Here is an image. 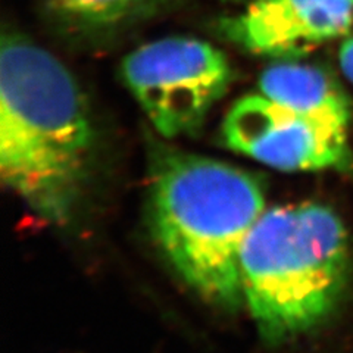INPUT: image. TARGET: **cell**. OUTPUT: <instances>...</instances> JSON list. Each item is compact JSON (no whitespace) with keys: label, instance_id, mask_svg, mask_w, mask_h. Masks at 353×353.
<instances>
[{"label":"cell","instance_id":"1","mask_svg":"<svg viewBox=\"0 0 353 353\" xmlns=\"http://www.w3.org/2000/svg\"><path fill=\"white\" fill-rule=\"evenodd\" d=\"M93 127L79 84L50 52L5 34L0 52V171L52 224L71 218L92 157Z\"/></svg>","mask_w":353,"mask_h":353},{"label":"cell","instance_id":"2","mask_svg":"<svg viewBox=\"0 0 353 353\" xmlns=\"http://www.w3.org/2000/svg\"><path fill=\"white\" fill-rule=\"evenodd\" d=\"M265 212L263 185L230 163L159 146L149 167V215L159 248L205 301L234 311L240 252Z\"/></svg>","mask_w":353,"mask_h":353},{"label":"cell","instance_id":"3","mask_svg":"<svg viewBox=\"0 0 353 353\" xmlns=\"http://www.w3.org/2000/svg\"><path fill=\"white\" fill-rule=\"evenodd\" d=\"M243 296L270 345L315 328L337 307L349 280V236L325 205L265 211L240 252Z\"/></svg>","mask_w":353,"mask_h":353},{"label":"cell","instance_id":"4","mask_svg":"<svg viewBox=\"0 0 353 353\" xmlns=\"http://www.w3.org/2000/svg\"><path fill=\"white\" fill-rule=\"evenodd\" d=\"M121 75L153 127L168 139L201 128L233 80L225 54L192 37L143 44L124 58Z\"/></svg>","mask_w":353,"mask_h":353},{"label":"cell","instance_id":"5","mask_svg":"<svg viewBox=\"0 0 353 353\" xmlns=\"http://www.w3.org/2000/svg\"><path fill=\"white\" fill-rule=\"evenodd\" d=\"M347 125L301 114L262 94L239 99L224 119L227 148L280 171L345 170L352 163Z\"/></svg>","mask_w":353,"mask_h":353},{"label":"cell","instance_id":"6","mask_svg":"<svg viewBox=\"0 0 353 353\" xmlns=\"http://www.w3.org/2000/svg\"><path fill=\"white\" fill-rule=\"evenodd\" d=\"M352 27L353 0H253L224 22L231 41L274 59L302 57Z\"/></svg>","mask_w":353,"mask_h":353},{"label":"cell","instance_id":"7","mask_svg":"<svg viewBox=\"0 0 353 353\" xmlns=\"http://www.w3.org/2000/svg\"><path fill=\"white\" fill-rule=\"evenodd\" d=\"M259 92L271 102L301 114L321 115L349 124V97L319 66L279 59L259 77Z\"/></svg>","mask_w":353,"mask_h":353},{"label":"cell","instance_id":"8","mask_svg":"<svg viewBox=\"0 0 353 353\" xmlns=\"http://www.w3.org/2000/svg\"><path fill=\"white\" fill-rule=\"evenodd\" d=\"M143 0H57L59 8L66 12L96 24H108L118 21Z\"/></svg>","mask_w":353,"mask_h":353},{"label":"cell","instance_id":"9","mask_svg":"<svg viewBox=\"0 0 353 353\" xmlns=\"http://www.w3.org/2000/svg\"><path fill=\"white\" fill-rule=\"evenodd\" d=\"M339 63L346 79L353 84V37H347L341 43L339 50Z\"/></svg>","mask_w":353,"mask_h":353}]
</instances>
